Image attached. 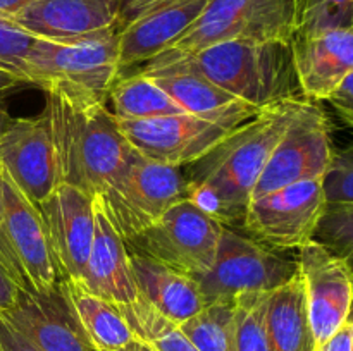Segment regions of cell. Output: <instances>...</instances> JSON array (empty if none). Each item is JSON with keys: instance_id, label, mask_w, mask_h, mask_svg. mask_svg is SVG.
<instances>
[{"instance_id": "cell-1", "label": "cell", "mask_w": 353, "mask_h": 351, "mask_svg": "<svg viewBox=\"0 0 353 351\" xmlns=\"http://www.w3.org/2000/svg\"><path fill=\"white\" fill-rule=\"evenodd\" d=\"M300 100L292 98L259 110L203 157L186 165L188 200L223 226L238 229L265 164Z\"/></svg>"}, {"instance_id": "cell-2", "label": "cell", "mask_w": 353, "mask_h": 351, "mask_svg": "<svg viewBox=\"0 0 353 351\" xmlns=\"http://www.w3.org/2000/svg\"><path fill=\"white\" fill-rule=\"evenodd\" d=\"M43 110L50 120L61 182L100 195L137 155L107 102L45 92Z\"/></svg>"}, {"instance_id": "cell-3", "label": "cell", "mask_w": 353, "mask_h": 351, "mask_svg": "<svg viewBox=\"0 0 353 351\" xmlns=\"http://www.w3.org/2000/svg\"><path fill=\"white\" fill-rule=\"evenodd\" d=\"M164 52L257 112L286 100L303 98L293 65L292 41L231 40L195 52Z\"/></svg>"}, {"instance_id": "cell-4", "label": "cell", "mask_w": 353, "mask_h": 351, "mask_svg": "<svg viewBox=\"0 0 353 351\" xmlns=\"http://www.w3.org/2000/svg\"><path fill=\"white\" fill-rule=\"evenodd\" d=\"M117 31L79 41L37 38L24 62V79L43 92L107 102L121 74Z\"/></svg>"}, {"instance_id": "cell-5", "label": "cell", "mask_w": 353, "mask_h": 351, "mask_svg": "<svg viewBox=\"0 0 353 351\" xmlns=\"http://www.w3.org/2000/svg\"><path fill=\"white\" fill-rule=\"evenodd\" d=\"M97 196L128 243L171 206L188 200V181L183 167L150 160L137 151L119 178Z\"/></svg>"}, {"instance_id": "cell-6", "label": "cell", "mask_w": 353, "mask_h": 351, "mask_svg": "<svg viewBox=\"0 0 353 351\" xmlns=\"http://www.w3.org/2000/svg\"><path fill=\"white\" fill-rule=\"evenodd\" d=\"M299 24L300 0H207L199 19L171 48L195 52L231 40L293 41Z\"/></svg>"}, {"instance_id": "cell-7", "label": "cell", "mask_w": 353, "mask_h": 351, "mask_svg": "<svg viewBox=\"0 0 353 351\" xmlns=\"http://www.w3.org/2000/svg\"><path fill=\"white\" fill-rule=\"evenodd\" d=\"M0 264L21 291L48 292L57 286L59 270L40 209L17 189L2 171Z\"/></svg>"}, {"instance_id": "cell-8", "label": "cell", "mask_w": 353, "mask_h": 351, "mask_svg": "<svg viewBox=\"0 0 353 351\" xmlns=\"http://www.w3.org/2000/svg\"><path fill=\"white\" fill-rule=\"evenodd\" d=\"M296 274V260L224 226L212 267L195 281L205 303H216L234 301L248 292H271Z\"/></svg>"}, {"instance_id": "cell-9", "label": "cell", "mask_w": 353, "mask_h": 351, "mask_svg": "<svg viewBox=\"0 0 353 351\" xmlns=\"http://www.w3.org/2000/svg\"><path fill=\"white\" fill-rule=\"evenodd\" d=\"M223 227L192 200H183L126 244L130 251L199 279L212 267Z\"/></svg>"}, {"instance_id": "cell-10", "label": "cell", "mask_w": 353, "mask_h": 351, "mask_svg": "<svg viewBox=\"0 0 353 351\" xmlns=\"http://www.w3.org/2000/svg\"><path fill=\"white\" fill-rule=\"evenodd\" d=\"M333 153L326 112L317 102L302 98L265 164L252 200L293 182L323 179Z\"/></svg>"}, {"instance_id": "cell-11", "label": "cell", "mask_w": 353, "mask_h": 351, "mask_svg": "<svg viewBox=\"0 0 353 351\" xmlns=\"http://www.w3.org/2000/svg\"><path fill=\"white\" fill-rule=\"evenodd\" d=\"M324 209L323 179H305L252 200L240 227L276 251L300 250L314 240Z\"/></svg>"}, {"instance_id": "cell-12", "label": "cell", "mask_w": 353, "mask_h": 351, "mask_svg": "<svg viewBox=\"0 0 353 351\" xmlns=\"http://www.w3.org/2000/svg\"><path fill=\"white\" fill-rule=\"evenodd\" d=\"M0 169L34 205L61 184L57 150L45 110L10 120L0 138Z\"/></svg>"}, {"instance_id": "cell-13", "label": "cell", "mask_w": 353, "mask_h": 351, "mask_svg": "<svg viewBox=\"0 0 353 351\" xmlns=\"http://www.w3.org/2000/svg\"><path fill=\"white\" fill-rule=\"evenodd\" d=\"M296 264L305 289L310 327L319 348L350 322L353 272L338 255L314 240L300 248Z\"/></svg>"}, {"instance_id": "cell-14", "label": "cell", "mask_w": 353, "mask_h": 351, "mask_svg": "<svg viewBox=\"0 0 353 351\" xmlns=\"http://www.w3.org/2000/svg\"><path fill=\"white\" fill-rule=\"evenodd\" d=\"M131 147L150 160L162 164H193L233 131V124L214 123L188 112L145 120H119Z\"/></svg>"}, {"instance_id": "cell-15", "label": "cell", "mask_w": 353, "mask_h": 351, "mask_svg": "<svg viewBox=\"0 0 353 351\" xmlns=\"http://www.w3.org/2000/svg\"><path fill=\"white\" fill-rule=\"evenodd\" d=\"M38 209L47 227L59 279L83 282L95 236V196L61 182Z\"/></svg>"}, {"instance_id": "cell-16", "label": "cell", "mask_w": 353, "mask_h": 351, "mask_svg": "<svg viewBox=\"0 0 353 351\" xmlns=\"http://www.w3.org/2000/svg\"><path fill=\"white\" fill-rule=\"evenodd\" d=\"M123 0H33L12 17L31 36L79 41L121 28Z\"/></svg>"}, {"instance_id": "cell-17", "label": "cell", "mask_w": 353, "mask_h": 351, "mask_svg": "<svg viewBox=\"0 0 353 351\" xmlns=\"http://www.w3.org/2000/svg\"><path fill=\"white\" fill-rule=\"evenodd\" d=\"M207 0H152L117 31L121 71L171 48L203 12Z\"/></svg>"}, {"instance_id": "cell-18", "label": "cell", "mask_w": 353, "mask_h": 351, "mask_svg": "<svg viewBox=\"0 0 353 351\" xmlns=\"http://www.w3.org/2000/svg\"><path fill=\"white\" fill-rule=\"evenodd\" d=\"M141 71L192 116L240 126L257 114V110L214 85L199 71L174 61L168 52H161L157 57L145 62Z\"/></svg>"}, {"instance_id": "cell-19", "label": "cell", "mask_w": 353, "mask_h": 351, "mask_svg": "<svg viewBox=\"0 0 353 351\" xmlns=\"http://www.w3.org/2000/svg\"><path fill=\"white\" fill-rule=\"evenodd\" d=\"M292 52L303 98L312 102L330 100L353 72V26L296 34Z\"/></svg>"}, {"instance_id": "cell-20", "label": "cell", "mask_w": 353, "mask_h": 351, "mask_svg": "<svg viewBox=\"0 0 353 351\" xmlns=\"http://www.w3.org/2000/svg\"><path fill=\"white\" fill-rule=\"evenodd\" d=\"M0 315L41 351H95L59 282L48 292L21 291L16 305Z\"/></svg>"}, {"instance_id": "cell-21", "label": "cell", "mask_w": 353, "mask_h": 351, "mask_svg": "<svg viewBox=\"0 0 353 351\" xmlns=\"http://www.w3.org/2000/svg\"><path fill=\"white\" fill-rule=\"evenodd\" d=\"M83 284L95 295L116 303L134 301L138 288L134 282L131 255L124 237L117 233L102 202L95 195V236L90 248Z\"/></svg>"}, {"instance_id": "cell-22", "label": "cell", "mask_w": 353, "mask_h": 351, "mask_svg": "<svg viewBox=\"0 0 353 351\" xmlns=\"http://www.w3.org/2000/svg\"><path fill=\"white\" fill-rule=\"evenodd\" d=\"M138 295L162 317L181 326L207 305L199 282L183 272L130 251Z\"/></svg>"}, {"instance_id": "cell-23", "label": "cell", "mask_w": 353, "mask_h": 351, "mask_svg": "<svg viewBox=\"0 0 353 351\" xmlns=\"http://www.w3.org/2000/svg\"><path fill=\"white\" fill-rule=\"evenodd\" d=\"M59 288L95 351H121L137 339L116 303L95 295L83 282L59 279Z\"/></svg>"}, {"instance_id": "cell-24", "label": "cell", "mask_w": 353, "mask_h": 351, "mask_svg": "<svg viewBox=\"0 0 353 351\" xmlns=\"http://www.w3.org/2000/svg\"><path fill=\"white\" fill-rule=\"evenodd\" d=\"M265 330L269 351H316L300 272L278 289L268 292Z\"/></svg>"}, {"instance_id": "cell-25", "label": "cell", "mask_w": 353, "mask_h": 351, "mask_svg": "<svg viewBox=\"0 0 353 351\" xmlns=\"http://www.w3.org/2000/svg\"><path fill=\"white\" fill-rule=\"evenodd\" d=\"M117 120H145L183 114L185 110L143 71L117 78L109 92Z\"/></svg>"}, {"instance_id": "cell-26", "label": "cell", "mask_w": 353, "mask_h": 351, "mask_svg": "<svg viewBox=\"0 0 353 351\" xmlns=\"http://www.w3.org/2000/svg\"><path fill=\"white\" fill-rule=\"evenodd\" d=\"M134 337L154 351H199L178 323L162 317L138 296L134 301L117 305Z\"/></svg>"}, {"instance_id": "cell-27", "label": "cell", "mask_w": 353, "mask_h": 351, "mask_svg": "<svg viewBox=\"0 0 353 351\" xmlns=\"http://www.w3.org/2000/svg\"><path fill=\"white\" fill-rule=\"evenodd\" d=\"M181 330L199 351L234 350V301L207 303Z\"/></svg>"}, {"instance_id": "cell-28", "label": "cell", "mask_w": 353, "mask_h": 351, "mask_svg": "<svg viewBox=\"0 0 353 351\" xmlns=\"http://www.w3.org/2000/svg\"><path fill=\"white\" fill-rule=\"evenodd\" d=\"M268 292H248L234 299V350L269 351L265 330Z\"/></svg>"}, {"instance_id": "cell-29", "label": "cell", "mask_w": 353, "mask_h": 351, "mask_svg": "<svg viewBox=\"0 0 353 351\" xmlns=\"http://www.w3.org/2000/svg\"><path fill=\"white\" fill-rule=\"evenodd\" d=\"M314 241L338 255L353 272V203H326Z\"/></svg>"}, {"instance_id": "cell-30", "label": "cell", "mask_w": 353, "mask_h": 351, "mask_svg": "<svg viewBox=\"0 0 353 351\" xmlns=\"http://www.w3.org/2000/svg\"><path fill=\"white\" fill-rule=\"evenodd\" d=\"M343 26H353V0H300L296 34H312Z\"/></svg>"}, {"instance_id": "cell-31", "label": "cell", "mask_w": 353, "mask_h": 351, "mask_svg": "<svg viewBox=\"0 0 353 351\" xmlns=\"http://www.w3.org/2000/svg\"><path fill=\"white\" fill-rule=\"evenodd\" d=\"M34 40L37 38L17 26L12 19L0 17V69L24 79V62Z\"/></svg>"}, {"instance_id": "cell-32", "label": "cell", "mask_w": 353, "mask_h": 351, "mask_svg": "<svg viewBox=\"0 0 353 351\" xmlns=\"http://www.w3.org/2000/svg\"><path fill=\"white\" fill-rule=\"evenodd\" d=\"M323 189L326 203H353V141L334 150Z\"/></svg>"}, {"instance_id": "cell-33", "label": "cell", "mask_w": 353, "mask_h": 351, "mask_svg": "<svg viewBox=\"0 0 353 351\" xmlns=\"http://www.w3.org/2000/svg\"><path fill=\"white\" fill-rule=\"evenodd\" d=\"M327 102L336 110L340 119L353 127V72L343 79V83L338 86Z\"/></svg>"}, {"instance_id": "cell-34", "label": "cell", "mask_w": 353, "mask_h": 351, "mask_svg": "<svg viewBox=\"0 0 353 351\" xmlns=\"http://www.w3.org/2000/svg\"><path fill=\"white\" fill-rule=\"evenodd\" d=\"M0 348L2 351H41L19 330L14 329L2 315H0Z\"/></svg>"}, {"instance_id": "cell-35", "label": "cell", "mask_w": 353, "mask_h": 351, "mask_svg": "<svg viewBox=\"0 0 353 351\" xmlns=\"http://www.w3.org/2000/svg\"><path fill=\"white\" fill-rule=\"evenodd\" d=\"M21 296V288L16 284L9 272L0 264V313L7 312L17 303Z\"/></svg>"}, {"instance_id": "cell-36", "label": "cell", "mask_w": 353, "mask_h": 351, "mask_svg": "<svg viewBox=\"0 0 353 351\" xmlns=\"http://www.w3.org/2000/svg\"><path fill=\"white\" fill-rule=\"evenodd\" d=\"M316 351H352V326L350 322L341 327L333 337L321 344Z\"/></svg>"}, {"instance_id": "cell-37", "label": "cell", "mask_w": 353, "mask_h": 351, "mask_svg": "<svg viewBox=\"0 0 353 351\" xmlns=\"http://www.w3.org/2000/svg\"><path fill=\"white\" fill-rule=\"evenodd\" d=\"M23 86H30L23 78H19L17 74H12L9 71H2L0 69V96L7 95V93H12L16 89L23 88Z\"/></svg>"}, {"instance_id": "cell-38", "label": "cell", "mask_w": 353, "mask_h": 351, "mask_svg": "<svg viewBox=\"0 0 353 351\" xmlns=\"http://www.w3.org/2000/svg\"><path fill=\"white\" fill-rule=\"evenodd\" d=\"M30 2H33V0H0V17L12 19Z\"/></svg>"}, {"instance_id": "cell-39", "label": "cell", "mask_w": 353, "mask_h": 351, "mask_svg": "<svg viewBox=\"0 0 353 351\" xmlns=\"http://www.w3.org/2000/svg\"><path fill=\"white\" fill-rule=\"evenodd\" d=\"M12 117H10L9 107H7V102L3 96H0V138H2L3 131L7 129V126L10 124Z\"/></svg>"}, {"instance_id": "cell-40", "label": "cell", "mask_w": 353, "mask_h": 351, "mask_svg": "<svg viewBox=\"0 0 353 351\" xmlns=\"http://www.w3.org/2000/svg\"><path fill=\"white\" fill-rule=\"evenodd\" d=\"M121 351H154V350H152L148 344H145V343H141V341L134 339L133 343L128 344V346L124 348V350H121Z\"/></svg>"}, {"instance_id": "cell-41", "label": "cell", "mask_w": 353, "mask_h": 351, "mask_svg": "<svg viewBox=\"0 0 353 351\" xmlns=\"http://www.w3.org/2000/svg\"><path fill=\"white\" fill-rule=\"evenodd\" d=\"M2 209H3V203H2V169H0V220H2Z\"/></svg>"}, {"instance_id": "cell-42", "label": "cell", "mask_w": 353, "mask_h": 351, "mask_svg": "<svg viewBox=\"0 0 353 351\" xmlns=\"http://www.w3.org/2000/svg\"><path fill=\"white\" fill-rule=\"evenodd\" d=\"M350 326H352V351H353V313L350 317Z\"/></svg>"}, {"instance_id": "cell-43", "label": "cell", "mask_w": 353, "mask_h": 351, "mask_svg": "<svg viewBox=\"0 0 353 351\" xmlns=\"http://www.w3.org/2000/svg\"><path fill=\"white\" fill-rule=\"evenodd\" d=\"M0 351H2V348H0Z\"/></svg>"}, {"instance_id": "cell-44", "label": "cell", "mask_w": 353, "mask_h": 351, "mask_svg": "<svg viewBox=\"0 0 353 351\" xmlns=\"http://www.w3.org/2000/svg\"><path fill=\"white\" fill-rule=\"evenodd\" d=\"M352 313H353V310H352Z\"/></svg>"}]
</instances>
